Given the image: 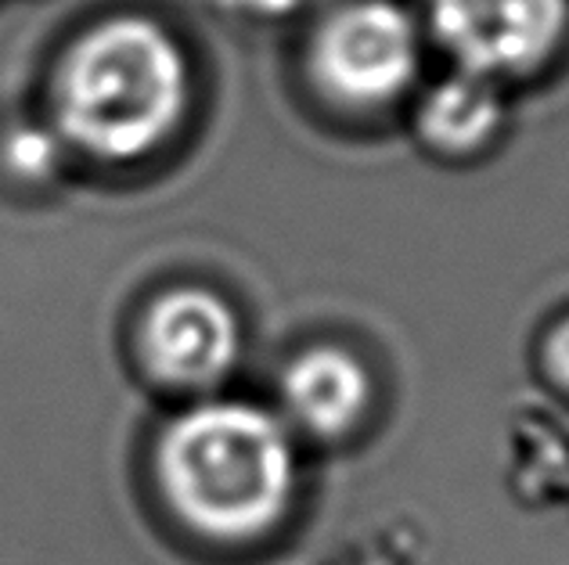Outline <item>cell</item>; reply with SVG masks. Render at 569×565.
<instances>
[{
    "mask_svg": "<svg viewBox=\"0 0 569 565\" xmlns=\"http://www.w3.org/2000/svg\"><path fill=\"white\" fill-rule=\"evenodd\" d=\"M144 361L152 375L206 390L217 385L238 356V324L228 303L206 289H173L159 295L144 317Z\"/></svg>",
    "mask_w": 569,
    "mask_h": 565,
    "instance_id": "cell-5",
    "label": "cell"
},
{
    "mask_svg": "<svg viewBox=\"0 0 569 565\" xmlns=\"http://www.w3.org/2000/svg\"><path fill=\"white\" fill-rule=\"evenodd\" d=\"M505 119V101L498 83L476 72L455 69L451 77L429 87L418 105V130L440 152H472L498 133Z\"/></svg>",
    "mask_w": 569,
    "mask_h": 565,
    "instance_id": "cell-7",
    "label": "cell"
},
{
    "mask_svg": "<svg viewBox=\"0 0 569 565\" xmlns=\"http://www.w3.org/2000/svg\"><path fill=\"white\" fill-rule=\"evenodd\" d=\"M426 19L458 69L498 83L556 54L569 29V0H426Z\"/></svg>",
    "mask_w": 569,
    "mask_h": 565,
    "instance_id": "cell-4",
    "label": "cell"
},
{
    "mask_svg": "<svg viewBox=\"0 0 569 565\" xmlns=\"http://www.w3.org/2000/svg\"><path fill=\"white\" fill-rule=\"evenodd\" d=\"M162 494L191 529L213 541H252L292 497V447L281 425L249 404H202L159 440Z\"/></svg>",
    "mask_w": 569,
    "mask_h": 565,
    "instance_id": "cell-2",
    "label": "cell"
},
{
    "mask_svg": "<svg viewBox=\"0 0 569 565\" xmlns=\"http://www.w3.org/2000/svg\"><path fill=\"white\" fill-rule=\"evenodd\" d=\"M422 65L418 22L397 0H347L313 29L307 69L325 98L347 109L397 101Z\"/></svg>",
    "mask_w": 569,
    "mask_h": 565,
    "instance_id": "cell-3",
    "label": "cell"
},
{
    "mask_svg": "<svg viewBox=\"0 0 569 565\" xmlns=\"http://www.w3.org/2000/svg\"><path fill=\"white\" fill-rule=\"evenodd\" d=\"M184 101L181 43L141 14L83 29L54 72L58 130L72 148L104 162L152 152L181 123Z\"/></svg>",
    "mask_w": 569,
    "mask_h": 565,
    "instance_id": "cell-1",
    "label": "cell"
},
{
    "mask_svg": "<svg viewBox=\"0 0 569 565\" xmlns=\"http://www.w3.org/2000/svg\"><path fill=\"white\" fill-rule=\"evenodd\" d=\"M284 407L318 436H339L361 422L371 385L365 367L339 346H313L299 353L281 379Z\"/></svg>",
    "mask_w": 569,
    "mask_h": 565,
    "instance_id": "cell-6",
    "label": "cell"
},
{
    "mask_svg": "<svg viewBox=\"0 0 569 565\" xmlns=\"http://www.w3.org/2000/svg\"><path fill=\"white\" fill-rule=\"evenodd\" d=\"M548 364L556 371V379L569 385V317L548 339Z\"/></svg>",
    "mask_w": 569,
    "mask_h": 565,
    "instance_id": "cell-8",
    "label": "cell"
}]
</instances>
